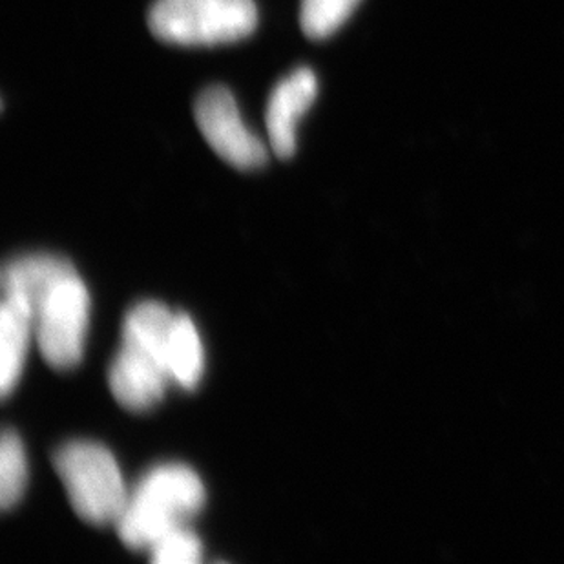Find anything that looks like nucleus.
Segmentation results:
<instances>
[{
    "instance_id": "nucleus-11",
    "label": "nucleus",
    "mask_w": 564,
    "mask_h": 564,
    "mask_svg": "<svg viewBox=\"0 0 564 564\" xmlns=\"http://www.w3.org/2000/svg\"><path fill=\"white\" fill-rule=\"evenodd\" d=\"M28 485L26 449L19 433L6 430L0 442V505L10 510L19 505Z\"/></svg>"
},
{
    "instance_id": "nucleus-3",
    "label": "nucleus",
    "mask_w": 564,
    "mask_h": 564,
    "mask_svg": "<svg viewBox=\"0 0 564 564\" xmlns=\"http://www.w3.org/2000/svg\"><path fill=\"white\" fill-rule=\"evenodd\" d=\"M54 468L69 505L83 521L116 527L130 491L108 447L90 441L68 442L55 452Z\"/></svg>"
},
{
    "instance_id": "nucleus-4",
    "label": "nucleus",
    "mask_w": 564,
    "mask_h": 564,
    "mask_svg": "<svg viewBox=\"0 0 564 564\" xmlns=\"http://www.w3.org/2000/svg\"><path fill=\"white\" fill-rule=\"evenodd\" d=\"M256 26L254 0H158L149 13L154 37L182 46L235 43Z\"/></svg>"
},
{
    "instance_id": "nucleus-9",
    "label": "nucleus",
    "mask_w": 564,
    "mask_h": 564,
    "mask_svg": "<svg viewBox=\"0 0 564 564\" xmlns=\"http://www.w3.org/2000/svg\"><path fill=\"white\" fill-rule=\"evenodd\" d=\"M32 336L33 311L22 300L4 296L0 311V391L4 399L15 391L24 373Z\"/></svg>"
},
{
    "instance_id": "nucleus-1",
    "label": "nucleus",
    "mask_w": 564,
    "mask_h": 564,
    "mask_svg": "<svg viewBox=\"0 0 564 564\" xmlns=\"http://www.w3.org/2000/svg\"><path fill=\"white\" fill-rule=\"evenodd\" d=\"M174 314L160 302H141L127 314L121 349L108 371L113 399L124 410L149 411L172 383L166 346Z\"/></svg>"
},
{
    "instance_id": "nucleus-7",
    "label": "nucleus",
    "mask_w": 564,
    "mask_h": 564,
    "mask_svg": "<svg viewBox=\"0 0 564 564\" xmlns=\"http://www.w3.org/2000/svg\"><path fill=\"white\" fill-rule=\"evenodd\" d=\"M318 91V80L311 68H299L280 80L267 105V132L272 152L288 160L296 152V127L310 110Z\"/></svg>"
},
{
    "instance_id": "nucleus-5",
    "label": "nucleus",
    "mask_w": 564,
    "mask_h": 564,
    "mask_svg": "<svg viewBox=\"0 0 564 564\" xmlns=\"http://www.w3.org/2000/svg\"><path fill=\"white\" fill-rule=\"evenodd\" d=\"M35 340L44 360L68 371L83 360L90 325V293L79 274L63 278L33 311Z\"/></svg>"
},
{
    "instance_id": "nucleus-10",
    "label": "nucleus",
    "mask_w": 564,
    "mask_h": 564,
    "mask_svg": "<svg viewBox=\"0 0 564 564\" xmlns=\"http://www.w3.org/2000/svg\"><path fill=\"white\" fill-rule=\"evenodd\" d=\"M166 360L171 371L172 383L180 388H197L205 369V352H203L202 336L197 333L194 319L185 313L174 314L169 346H166Z\"/></svg>"
},
{
    "instance_id": "nucleus-2",
    "label": "nucleus",
    "mask_w": 564,
    "mask_h": 564,
    "mask_svg": "<svg viewBox=\"0 0 564 564\" xmlns=\"http://www.w3.org/2000/svg\"><path fill=\"white\" fill-rule=\"evenodd\" d=\"M203 505L205 486L194 469L185 464H160L128 494L116 528L128 549L150 550L166 533L188 527Z\"/></svg>"
},
{
    "instance_id": "nucleus-13",
    "label": "nucleus",
    "mask_w": 564,
    "mask_h": 564,
    "mask_svg": "<svg viewBox=\"0 0 564 564\" xmlns=\"http://www.w3.org/2000/svg\"><path fill=\"white\" fill-rule=\"evenodd\" d=\"M158 564H197L203 557V544L191 528H177L166 533L149 550Z\"/></svg>"
},
{
    "instance_id": "nucleus-12",
    "label": "nucleus",
    "mask_w": 564,
    "mask_h": 564,
    "mask_svg": "<svg viewBox=\"0 0 564 564\" xmlns=\"http://www.w3.org/2000/svg\"><path fill=\"white\" fill-rule=\"evenodd\" d=\"M360 0H302L300 24L311 39L329 37L349 19Z\"/></svg>"
},
{
    "instance_id": "nucleus-8",
    "label": "nucleus",
    "mask_w": 564,
    "mask_h": 564,
    "mask_svg": "<svg viewBox=\"0 0 564 564\" xmlns=\"http://www.w3.org/2000/svg\"><path fill=\"white\" fill-rule=\"evenodd\" d=\"M72 261L55 254H26L13 258L2 269V293L24 302L35 311L39 302L63 280L74 274Z\"/></svg>"
},
{
    "instance_id": "nucleus-6",
    "label": "nucleus",
    "mask_w": 564,
    "mask_h": 564,
    "mask_svg": "<svg viewBox=\"0 0 564 564\" xmlns=\"http://www.w3.org/2000/svg\"><path fill=\"white\" fill-rule=\"evenodd\" d=\"M194 118L214 152L240 171L267 165L269 150L241 121L236 99L225 86H210L197 96Z\"/></svg>"
}]
</instances>
